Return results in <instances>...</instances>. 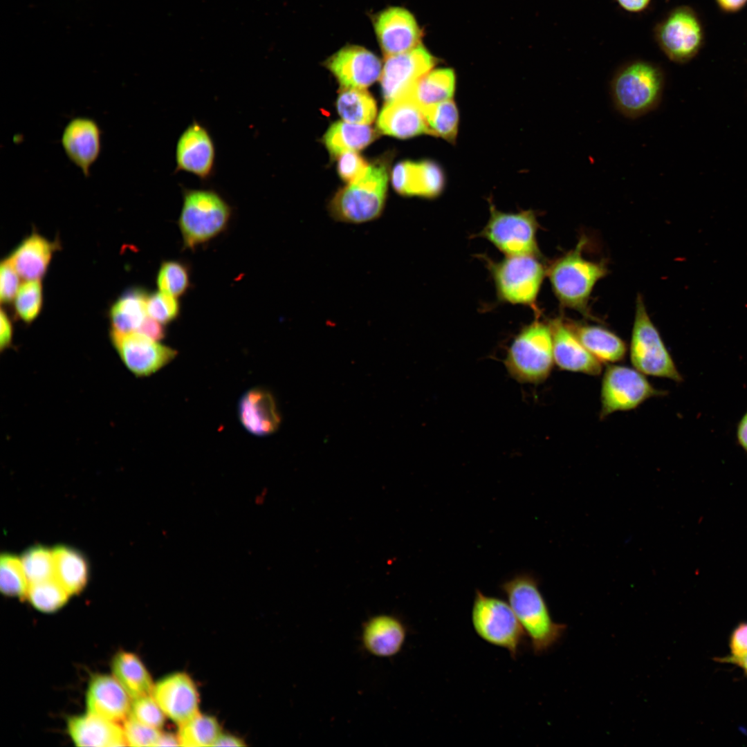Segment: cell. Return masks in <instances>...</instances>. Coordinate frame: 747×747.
Listing matches in <instances>:
<instances>
[{
  "label": "cell",
  "mask_w": 747,
  "mask_h": 747,
  "mask_svg": "<svg viewBox=\"0 0 747 747\" xmlns=\"http://www.w3.org/2000/svg\"><path fill=\"white\" fill-rule=\"evenodd\" d=\"M42 306V286L40 280H29L20 285L15 299L17 315L26 323L32 322Z\"/></svg>",
  "instance_id": "obj_41"
},
{
  "label": "cell",
  "mask_w": 747,
  "mask_h": 747,
  "mask_svg": "<svg viewBox=\"0 0 747 747\" xmlns=\"http://www.w3.org/2000/svg\"><path fill=\"white\" fill-rule=\"evenodd\" d=\"M629 355L634 367L644 375L667 378L676 382L683 380L640 295L636 299Z\"/></svg>",
  "instance_id": "obj_9"
},
{
  "label": "cell",
  "mask_w": 747,
  "mask_h": 747,
  "mask_svg": "<svg viewBox=\"0 0 747 747\" xmlns=\"http://www.w3.org/2000/svg\"><path fill=\"white\" fill-rule=\"evenodd\" d=\"M113 676L133 699L151 694L154 683L140 658L135 654L120 651L111 661Z\"/></svg>",
  "instance_id": "obj_29"
},
{
  "label": "cell",
  "mask_w": 747,
  "mask_h": 747,
  "mask_svg": "<svg viewBox=\"0 0 747 747\" xmlns=\"http://www.w3.org/2000/svg\"><path fill=\"white\" fill-rule=\"evenodd\" d=\"M736 436L738 444L747 453V411L737 424Z\"/></svg>",
  "instance_id": "obj_52"
},
{
  "label": "cell",
  "mask_w": 747,
  "mask_h": 747,
  "mask_svg": "<svg viewBox=\"0 0 747 747\" xmlns=\"http://www.w3.org/2000/svg\"><path fill=\"white\" fill-rule=\"evenodd\" d=\"M623 10L633 14L646 12L652 5V0H615Z\"/></svg>",
  "instance_id": "obj_50"
},
{
  "label": "cell",
  "mask_w": 747,
  "mask_h": 747,
  "mask_svg": "<svg viewBox=\"0 0 747 747\" xmlns=\"http://www.w3.org/2000/svg\"><path fill=\"white\" fill-rule=\"evenodd\" d=\"M152 696L166 717L182 724L199 712V694L186 673L174 672L154 683Z\"/></svg>",
  "instance_id": "obj_18"
},
{
  "label": "cell",
  "mask_w": 747,
  "mask_h": 747,
  "mask_svg": "<svg viewBox=\"0 0 747 747\" xmlns=\"http://www.w3.org/2000/svg\"><path fill=\"white\" fill-rule=\"evenodd\" d=\"M720 8L726 12H736L740 10L747 0H717Z\"/></svg>",
  "instance_id": "obj_54"
},
{
  "label": "cell",
  "mask_w": 747,
  "mask_h": 747,
  "mask_svg": "<svg viewBox=\"0 0 747 747\" xmlns=\"http://www.w3.org/2000/svg\"><path fill=\"white\" fill-rule=\"evenodd\" d=\"M342 89H365L382 73V64L377 56L367 49L354 45L346 46L331 56L325 63Z\"/></svg>",
  "instance_id": "obj_17"
},
{
  "label": "cell",
  "mask_w": 747,
  "mask_h": 747,
  "mask_svg": "<svg viewBox=\"0 0 747 747\" xmlns=\"http://www.w3.org/2000/svg\"><path fill=\"white\" fill-rule=\"evenodd\" d=\"M665 394L635 368L610 365L602 378L600 418L614 412L632 410L649 398Z\"/></svg>",
  "instance_id": "obj_12"
},
{
  "label": "cell",
  "mask_w": 747,
  "mask_h": 747,
  "mask_svg": "<svg viewBox=\"0 0 747 747\" xmlns=\"http://www.w3.org/2000/svg\"><path fill=\"white\" fill-rule=\"evenodd\" d=\"M392 185L403 196L434 199L443 192L445 176L442 168L434 161L406 160L394 167Z\"/></svg>",
  "instance_id": "obj_20"
},
{
  "label": "cell",
  "mask_w": 747,
  "mask_h": 747,
  "mask_svg": "<svg viewBox=\"0 0 747 747\" xmlns=\"http://www.w3.org/2000/svg\"><path fill=\"white\" fill-rule=\"evenodd\" d=\"M129 717L160 730L163 726L166 717L151 694L133 698Z\"/></svg>",
  "instance_id": "obj_42"
},
{
  "label": "cell",
  "mask_w": 747,
  "mask_h": 747,
  "mask_svg": "<svg viewBox=\"0 0 747 747\" xmlns=\"http://www.w3.org/2000/svg\"><path fill=\"white\" fill-rule=\"evenodd\" d=\"M654 42L671 61L685 64L700 50L703 41L701 22L696 12L688 6H679L669 10L652 30Z\"/></svg>",
  "instance_id": "obj_10"
},
{
  "label": "cell",
  "mask_w": 747,
  "mask_h": 747,
  "mask_svg": "<svg viewBox=\"0 0 747 747\" xmlns=\"http://www.w3.org/2000/svg\"><path fill=\"white\" fill-rule=\"evenodd\" d=\"M374 26L385 56L409 51L420 44L421 30L411 12L400 7H390L377 15Z\"/></svg>",
  "instance_id": "obj_19"
},
{
  "label": "cell",
  "mask_w": 747,
  "mask_h": 747,
  "mask_svg": "<svg viewBox=\"0 0 747 747\" xmlns=\"http://www.w3.org/2000/svg\"><path fill=\"white\" fill-rule=\"evenodd\" d=\"M581 238L575 248L555 259L546 269L551 288L560 304L589 316L588 304L596 283L607 273L601 262L585 259Z\"/></svg>",
  "instance_id": "obj_3"
},
{
  "label": "cell",
  "mask_w": 747,
  "mask_h": 747,
  "mask_svg": "<svg viewBox=\"0 0 747 747\" xmlns=\"http://www.w3.org/2000/svg\"><path fill=\"white\" fill-rule=\"evenodd\" d=\"M549 324L554 362L560 369L589 376L600 374L602 362L583 346L567 322L558 317Z\"/></svg>",
  "instance_id": "obj_21"
},
{
  "label": "cell",
  "mask_w": 747,
  "mask_h": 747,
  "mask_svg": "<svg viewBox=\"0 0 747 747\" xmlns=\"http://www.w3.org/2000/svg\"><path fill=\"white\" fill-rule=\"evenodd\" d=\"M67 731L78 746L116 747L127 746L123 728L116 722L88 712L67 721Z\"/></svg>",
  "instance_id": "obj_24"
},
{
  "label": "cell",
  "mask_w": 747,
  "mask_h": 747,
  "mask_svg": "<svg viewBox=\"0 0 747 747\" xmlns=\"http://www.w3.org/2000/svg\"><path fill=\"white\" fill-rule=\"evenodd\" d=\"M70 596L54 578L29 584L26 598L39 611L52 613L62 607Z\"/></svg>",
  "instance_id": "obj_37"
},
{
  "label": "cell",
  "mask_w": 747,
  "mask_h": 747,
  "mask_svg": "<svg viewBox=\"0 0 747 747\" xmlns=\"http://www.w3.org/2000/svg\"><path fill=\"white\" fill-rule=\"evenodd\" d=\"M146 308L147 314L163 324L174 320L180 311L176 297L161 291L148 296Z\"/></svg>",
  "instance_id": "obj_43"
},
{
  "label": "cell",
  "mask_w": 747,
  "mask_h": 747,
  "mask_svg": "<svg viewBox=\"0 0 747 747\" xmlns=\"http://www.w3.org/2000/svg\"><path fill=\"white\" fill-rule=\"evenodd\" d=\"M455 90V75L451 68L432 69L407 93L423 109L452 99Z\"/></svg>",
  "instance_id": "obj_31"
},
{
  "label": "cell",
  "mask_w": 747,
  "mask_h": 747,
  "mask_svg": "<svg viewBox=\"0 0 747 747\" xmlns=\"http://www.w3.org/2000/svg\"><path fill=\"white\" fill-rule=\"evenodd\" d=\"M102 131L98 122L88 116L71 118L64 127L60 142L68 159L84 177H89L93 165L102 151Z\"/></svg>",
  "instance_id": "obj_16"
},
{
  "label": "cell",
  "mask_w": 747,
  "mask_h": 747,
  "mask_svg": "<svg viewBox=\"0 0 747 747\" xmlns=\"http://www.w3.org/2000/svg\"><path fill=\"white\" fill-rule=\"evenodd\" d=\"M567 323L583 346L600 362L614 363L625 358L627 346L616 333L600 326Z\"/></svg>",
  "instance_id": "obj_27"
},
{
  "label": "cell",
  "mask_w": 747,
  "mask_h": 747,
  "mask_svg": "<svg viewBox=\"0 0 747 747\" xmlns=\"http://www.w3.org/2000/svg\"><path fill=\"white\" fill-rule=\"evenodd\" d=\"M19 275L7 259L0 267V299L1 303H9L16 296L19 288Z\"/></svg>",
  "instance_id": "obj_46"
},
{
  "label": "cell",
  "mask_w": 747,
  "mask_h": 747,
  "mask_svg": "<svg viewBox=\"0 0 747 747\" xmlns=\"http://www.w3.org/2000/svg\"><path fill=\"white\" fill-rule=\"evenodd\" d=\"M231 212L230 205L216 191L183 188L178 226L185 248L194 249L219 234Z\"/></svg>",
  "instance_id": "obj_5"
},
{
  "label": "cell",
  "mask_w": 747,
  "mask_h": 747,
  "mask_svg": "<svg viewBox=\"0 0 747 747\" xmlns=\"http://www.w3.org/2000/svg\"><path fill=\"white\" fill-rule=\"evenodd\" d=\"M131 699L113 676L95 674L89 683L86 703L88 712L118 722L129 715Z\"/></svg>",
  "instance_id": "obj_22"
},
{
  "label": "cell",
  "mask_w": 747,
  "mask_h": 747,
  "mask_svg": "<svg viewBox=\"0 0 747 747\" xmlns=\"http://www.w3.org/2000/svg\"><path fill=\"white\" fill-rule=\"evenodd\" d=\"M554 363L550 324L538 320L524 327L515 337L505 359L510 376L523 383L544 382Z\"/></svg>",
  "instance_id": "obj_6"
},
{
  "label": "cell",
  "mask_w": 747,
  "mask_h": 747,
  "mask_svg": "<svg viewBox=\"0 0 747 747\" xmlns=\"http://www.w3.org/2000/svg\"><path fill=\"white\" fill-rule=\"evenodd\" d=\"M114 349L127 369L136 376L151 375L169 363L176 351L161 344L140 333H118L111 331Z\"/></svg>",
  "instance_id": "obj_13"
},
{
  "label": "cell",
  "mask_w": 747,
  "mask_h": 747,
  "mask_svg": "<svg viewBox=\"0 0 747 747\" xmlns=\"http://www.w3.org/2000/svg\"><path fill=\"white\" fill-rule=\"evenodd\" d=\"M215 717L199 712L188 721L178 725L177 735L181 746H213L221 733Z\"/></svg>",
  "instance_id": "obj_35"
},
{
  "label": "cell",
  "mask_w": 747,
  "mask_h": 747,
  "mask_svg": "<svg viewBox=\"0 0 747 747\" xmlns=\"http://www.w3.org/2000/svg\"><path fill=\"white\" fill-rule=\"evenodd\" d=\"M12 325L7 315L3 309L0 314V351L10 347L12 340Z\"/></svg>",
  "instance_id": "obj_49"
},
{
  "label": "cell",
  "mask_w": 747,
  "mask_h": 747,
  "mask_svg": "<svg viewBox=\"0 0 747 747\" xmlns=\"http://www.w3.org/2000/svg\"><path fill=\"white\" fill-rule=\"evenodd\" d=\"M216 147L208 129L194 120L179 136L175 149L174 172L207 181L214 173Z\"/></svg>",
  "instance_id": "obj_15"
},
{
  "label": "cell",
  "mask_w": 747,
  "mask_h": 747,
  "mask_svg": "<svg viewBox=\"0 0 747 747\" xmlns=\"http://www.w3.org/2000/svg\"><path fill=\"white\" fill-rule=\"evenodd\" d=\"M124 737L128 746H156L161 731L143 724L129 717L123 726Z\"/></svg>",
  "instance_id": "obj_44"
},
{
  "label": "cell",
  "mask_w": 747,
  "mask_h": 747,
  "mask_svg": "<svg viewBox=\"0 0 747 747\" xmlns=\"http://www.w3.org/2000/svg\"><path fill=\"white\" fill-rule=\"evenodd\" d=\"M406 637V629L397 618L379 616L366 625L363 632L365 647L378 656H389L399 652Z\"/></svg>",
  "instance_id": "obj_28"
},
{
  "label": "cell",
  "mask_w": 747,
  "mask_h": 747,
  "mask_svg": "<svg viewBox=\"0 0 747 747\" xmlns=\"http://www.w3.org/2000/svg\"><path fill=\"white\" fill-rule=\"evenodd\" d=\"M718 661L721 662V663H730V664L737 665L738 667H739L743 670L744 674L747 676V654L743 656L742 657L737 658H731V659L719 658Z\"/></svg>",
  "instance_id": "obj_55"
},
{
  "label": "cell",
  "mask_w": 747,
  "mask_h": 747,
  "mask_svg": "<svg viewBox=\"0 0 747 747\" xmlns=\"http://www.w3.org/2000/svg\"><path fill=\"white\" fill-rule=\"evenodd\" d=\"M180 741L177 734L161 732L156 746H178Z\"/></svg>",
  "instance_id": "obj_53"
},
{
  "label": "cell",
  "mask_w": 747,
  "mask_h": 747,
  "mask_svg": "<svg viewBox=\"0 0 747 747\" xmlns=\"http://www.w3.org/2000/svg\"><path fill=\"white\" fill-rule=\"evenodd\" d=\"M369 165L356 151H349L338 157V172L341 178L347 183L361 178Z\"/></svg>",
  "instance_id": "obj_45"
},
{
  "label": "cell",
  "mask_w": 747,
  "mask_h": 747,
  "mask_svg": "<svg viewBox=\"0 0 747 747\" xmlns=\"http://www.w3.org/2000/svg\"><path fill=\"white\" fill-rule=\"evenodd\" d=\"M430 134L454 143L458 133L459 115L452 99L423 109Z\"/></svg>",
  "instance_id": "obj_36"
},
{
  "label": "cell",
  "mask_w": 747,
  "mask_h": 747,
  "mask_svg": "<svg viewBox=\"0 0 747 747\" xmlns=\"http://www.w3.org/2000/svg\"><path fill=\"white\" fill-rule=\"evenodd\" d=\"M56 243L37 233L25 239L6 258L20 277L40 280L49 266Z\"/></svg>",
  "instance_id": "obj_26"
},
{
  "label": "cell",
  "mask_w": 747,
  "mask_h": 747,
  "mask_svg": "<svg viewBox=\"0 0 747 747\" xmlns=\"http://www.w3.org/2000/svg\"><path fill=\"white\" fill-rule=\"evenodd\" d=\"M337 109L343 120L356 124L368 125L376 115V102L365 89H342Z\"/></svg>",
  "instance_id": "obj_34"
},
{
  "label": "cell",
  "mask_w": 747,
  "mask_h": 747,
  "mask_svg": "<svg viewBox=\"0 0 747 747\" xmlns=\"http://www.w3.org/2000/svg\"><path fill=\"white\" fill-rule=\"evenodd\" d=\"M471 622L483 641L506 649L515 659L525 644V632L508 602L477 589Z\"/></svg>",
  "instance_id": "obj_8"
},
{
  "label": "cell",
  "mask_w": 747,
  "mask_h": 747,
  "mask_svg": "<svg viewBox=\"0 0 747 747\" xmlns=\"http://www.w3.org/2000/svg\"><path fill=\"white\" fill-rule=\"evenodd\" d=\"M239 415L244 427L257 436L275 432L281 421L272 394L260 388L252 389L243 394L239 401Z\"/></svg>",
  "instance_id": "obj_25"
},
{
  "label": "cell",
  "mask_w": 747,
  "mask_h": 747,
  "mask_svg": "<svg viewBox=\"0 0 747 747\" xmlns=\"http://www.w3.org/2000/svg\"><path fill=\"white\" fill-rule=\"evenodd\" d=\"M435 63L434 57L421 44L405 53L386 56L380 75L386 101L407 93Z\"/></svg>",
  "instance_id": "obj_14"
},
{
  "label": "cell",
  "mask_w": 747,
  "mask_h": 747,
  "mask_svg": "<svg viewBox=\"0 0 747 747\" xmlns=\"http://www.w3.org/2000/svg\"><path fill=\"white\" fill-rule=\"evenodd\" d=\"M163 324L151 317H146L136 332L140 333L155 341L162 340L165 335Z\"/></svg>",
  "instance_id": "obj_48"
},
{
  "label": "cell",
  "mask_w": 747,
  "mask_h": 747,
  "mask_svg": "<svg viewBox=\"0 0 747 747\" xmlns=\"http://www.w3.org/2000/svg\"><path fill=\"white\" fill-rule=\"evenodd\" d=\"M147 297L141 288H131L124 293L110 310L111 331L136 332L147 317Z\"/></svg>",
  "instance_id": "obj_30"
},
{
  "label": "cell",
  "mask_w": 747,
  "mask_h": 747,
  "mask_svg": "<svg viewBox=\"0 0 747 747\" xmlns=\"http://www.w3.org/2000/svg\"><path fill=\"white\" fill-rule=\"evenodd\" d=\"M538 228L536 214L531 210L504 212L490 204L489 219L477 236L488 240L505 255L540 256Z\"/></svg>",
  "instance_id": "obj_11"
},
{
  "label": "cell",
  "mask_w": 747,
  "mask_h": 747,
  "mask_svg": "<svg viewBox=\"0 0 747 747\" xmlns=\"http://www.w3.org/2000/svg\"><path fill=\"white\" fill-rule=\"evenodd\" d=\"M665 86V73L657 64L636 59L622 64L610 81V93L616 110L636 119L656 109Z\"/></svg>",
  "instance_id": "obj_2"
},
{
  "label": "cell",
  "mask_w": 747,
  "mask_h": 747,
  "mask_svg": "<svg viewBox=\"0 0 747 747\" xmlns=\"http://www.w3.org/2000/svg\"><path fill=\"white\" fill-rule=\"evenodd\" d=\"M514 611L533 652L546 653L562 638L566 626L553 620L537 580L528 573H519L500 585Z\"/></svg>",
  "instance_id": "obj_1"
},
{
  "label": "cell",
  "mask_w": 747,
  "mask_h": 747,
  "mask_svg": "<svg viewBox=\"0 0 747 747\" xmlns=\"http://www.w3.org/2000/svg\"><path fill=\"white\" fill-rule=\"evenodd\" d=\"M377 126L382 133L399 138L430 134L423 109L408 94L387 102L379 115Z\"/></svg>",
  "instance_id": "obj_23"
},
{
  "label": "cell",
  "mask_w": 747,
  "mask_h": 747,
  "mask_svg": "<svg viewBox=\"0 0 747 747\" xmlns=\"http://www.w3.org/2000/svg\"><path fill=\"white\" fill-rule=\"evenodd\" d=\"M0 589L6 596L26 598L28 582L21 559L11 554H3L0 560Z\"/></svg>",
  "instance_id": "obj_39"
},
{
  "label": "cell",
  "mask_w": 747,
  "mask_h": 747,
  "mask_svg": "<svg viewBox=\"0 0 747 747\" xmlns=\"http://www.w3.org/2000/svg\"><path fill=\"white\" fill-rule=\"evenodd\" d=\"M375 137L376 132L368 125L336 122L327 130L324 141L331 156L338 158L365 148Z\"/></svg>",
  "instance_id": "obj_32"
},
{
  "label": "cell",
  "mask_w": 747,
  "mask_h": 747,
  "mask_svg": "<svg viewBox=\"0 0 747 747\" xmlns=\"http://www.w3.org/2000/svg\"><path fill=\"white\" fill-rule=\"evenodd\" d=\"M55 578L70 595L82 591L88 580V564L77 551L64 546L53 550Z\"/></svg>",
  "instance_id": "obj_33"
},
{
  "label": "cell",
  "mask_w": 747,
  "mask_h": 747,
  "mask_svg": "<svg viewBox=\"0 0 747 747\" xmlns=\"http://www.w3.org/2000/svg\"><path fill=\"white\" fill-rule=\"evenodd\" d=\"M499 301L535 307L546 269L540 256L505 255L498 261L485 258Z\"/></svg>",
  "instance_id": "obj_7"
},
{
  "label": "cell",
  "mask_w": 747,
  "mask_h": 747,
  "mask_svg": "<svg viewBox=\"0 0 747 747\" xmlns=\"http://www.w3.org/2000/svg\"><path fill=\"white\" fill-rule=\"evenodd\" d=\"M244 746H246L244 741L239 737L223 732L221 733L213 744V746L241 747Z\"/></svg>",
  "instance_id": "obj_51"
},
{
  "label": "cell",
  "mask_w": 747,
  "mask_h": 747,
  "mask_svg": "<svg viewBox=\"0 0 747 747\" xmlns=\"http://www.w3.org/2000/svg\"><path fill=\"white\" fill-rule=\"evenodd\" d=\"M20 559L28 585L55 578L53 550L34 546L28 549Z\"/></svg>",
  "instance_id": "obj_38"
},
{
  "label": "cell",
  "mask_w": 747,
  "mask_h": 747,
  "mask_svg": "<svg viewBox=\"0 0 747 747\" xmlns=\"http://www.w3.org/2000/svg\"><path fill=\"white\" fill-rule=\"evenodd\" d=\"M387 166L376 162L359 179L340 189L329 203L330 215L336 221L352 224L369 222L383 210L387 190Z\"/></svg>",
  "instance_id": "obj_4"
},
{
  "label": "cell",
  "mask_w": 747,
  "mask_h": 747,
  "mask_svg": "<svg viewBox=\"0 0 747 747\" xmlns=\"http://www.w3.org/2000/svg\"><path fill=\"white\" fill-rule=\"evenodd\" d=\"M730 654L719 658L731 659L747 654V622L739 623L732 631L729 638Z\"/></svg>",
  "instance_id": "obj_47"
},
{
  "label": "cell",
  "mask_w": 747,
  "mask_h": 747,
  "mask_svg": "<svg viewBox=\"0 0 747 747\" xmlns=\"http://www.w3.org/2000/svg\"><path fill=\"white\" fill-rule=\"evenodd\" d=\"M159 291L174 297L183 295L190 285L187 267L178 261H166L162 263L157 275Z\"/></svg>",
  "instance_id": "obj_40"
}]
</instances>
